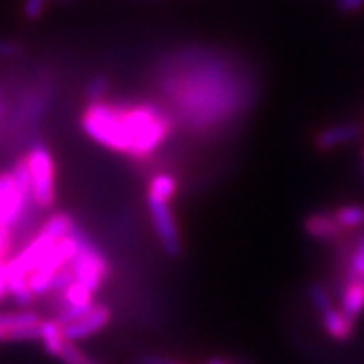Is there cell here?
Returning a JSON list of instances; mask_svg holds the SVG:
<instances>
[{
	"instance_id": "cell-28",
	"label": "cell",
	"mask_w": 364,
	"mask_h": 364,
	"mask_svg": "<svg viewBox=\"0 0 364 364\" xmlns=\"http://www.w3.org/2000/svg\"><path fill=\"white\" fill-rule=\"evenodd\" d=\"M230 364H248V363H243V361H230Z\"/></svg>"
},
{
	"instance_id": "cell-10",
	"label": "cell",
	"mask_w": 364,
	"mask_h": 364,
	"mask_svg": "<svg viewBox=\"0 0 364 364\" xmlns=\"http://www.w3.org/2000/svg\"><path fill=\"white\" fill-rule=\"evenodd\" d=\"M338 307L344 316L356 318L364 312V277L353 275L346 284L343 294L338 300Z\"/></svg>"
},
{
	"instance_id": "cell-27",
	"label": "cell",
	"mask_w": 364,
	"mask_h": 364,
	"mask_svg": "<svg viewBox=\"0 0 364 364\" xmlns=\"http://www.w3.org/2000/svg\"><path fill=\"white\" fill-rule=\"evenodd\" d=\"M4 341H6V331L0 329V343H4Z\"/></svg>"
},
{
	"instance_id": "cell-26",
	"label": "cell",
	"mask_w": 364,
	"mask_h": 364,
	"mask_svg": "<svg viewBox=\"0 0 364 364\" xmlns=\"http://www.w3.org/2000/svg\"><path fill=\"white\" fill-rule=\"evenodd\" d=\"M208 364H230V361H228V359H223V358H215V359H211Z\"/></svg>"
},
{
	"instance_id": "cell-7",
	"label": "cell",
	"mask_w": 364,
	"mask_h": 364,
	"mask_svg": "<svg viewBox=\"0 0 364 364\" xmlns=\"http://www.w3.org/2000/svg\"><path fill=\"white\" fill-rule=\"evenodd\" d=\"M304 231H306L307 236H311L312 240L332 245L348 230H344V228L339 225V221L336 220L334 209H332V211H318L309 215L306 220H304Z\"/></svg>"
},
{
	"instance_id": "cell-1",
	"label": "cell",
	"mask_w": 364,
	"mask_h": 364,
	"mask_svg": "<svg viewBox=\"0 0 364 364\" xmlns=\"http://www.w3.org/2000/svg\"><path fill=\"white\" fill-rule=\"evenodd\" d=\"M81 129L105 149L144 161L171 134V122L156 105H117L98 100L86 107Z\"/></svg>"
},
{
	"instance_id": "cell-19",
	"label": "cell",
	"mask_w": 364,
	"mask_h": 364,
	"mask_svg": "<svg viewBox=\"0 0 364 364\" xmlns=\"http://www.w3.org/2000/svg\"><path fill=\"white\" fill-rule=\"evenodd\" d=\"M107 91H108V80L105 78V76H98V78H95L88 85V88H86V95H88L91 102H98Z\"/></svg>"
},
{
	"instance_id": "cell-29",
	"label": "cell",
	"mask_w": 364,
	"mask_h": 364,
	"mask_svg": "<svg viewBox=\"0 0 364 364\" xmlns=\"http://www.w3.org/2000/svg\"><path fill=\"white\" fill-rule=\"evenodd\" d=\"M363 157H364V149H363Z\"/></svg>"
},
{
	"instance_id": "cell-11",
	"label": "cell",
	"mask_w": 364,
	"mask_h": 364,
	"mask_svg": "<svg viewBox=\"0 0 364 364\" xmlns=\"http://www.w3.org/2000/svg\"><path fill=\"white\" fill-rule=\"evenodd\" d=\"M41 343H43L46 353L51 356H59L66 339L63 336V327L58 324L56 318H48L41 322Z\"/></svg>"
},
{
	"instance_id": "cell-6",
	"label": "cell",
	"mask_w": 364,
	"mask_h": 364,
	"mask_svg": "<svg viewBox=\"0 0 364 364\" xmlns=\"http://www.w3.org/2000/svg\"><path fill=\"white\" fill-rule=\"evenodd\" d=\"M110 309L107 306H102V304H95L83 317L75 321L73 324L63 327V336H65L66 341H71V343L80 339H86L102 331L103 327L110 322Z\"/></svg>"
},
{
	"instance_id": "cell-9",
	"label": "cell",
	"mask_w": 364,
	"mask_h": 364,
	"mask_svg": "<svg viewBox=\"0 0 364 364\" xmlns=\"http://www.w3.org/2000/svg\"><path fill=\"white\" fill-rule=\"evenodd\" d=\"M318 316H321L322 327H324L326 334L329 336V338L339 341V343H346V341L353 338L354 329H356V321L344 316L339 307H327L326 311H322Z\"/></svg>"
},
{
	"instance_id": "cell-17",
	"label": "cell",
	"mask_w": 364,
	"mask_h": 364,
	"mask_svg": "<svg viewBox=\"0 0 364 364\" xmlns=\"http://www.w3.org/2000/svg\"><path fill=\"white\" fill-rule=\"evenodd\" d=\"M58 358L65 364H100L95 359L86 356L83 351H80L78 346L71 343V341H66Z\"/></svg>"
},
{
	"instance_id": "cell-22",
	"label": "cell",
	"mask_w": 364,
	"mask_h": 364,
	"mask_svg": "<svg viewBox=\"0 0 364 364\" xmlns=\"http://www.w3.org/2000/svg\"><path fill=\"white\" fill-rule=\"evenodd\" d=\"M336 7L341 12H358L364 7V0H336Z\"/></svg>"
},
{
	"instance_id": "cell-15",
	"label": "cell",
	"mask_w": 364,
	"mask_h": 364,
	"mask_svg": "<svg viewBox=\"0 0 364 364\" xmlns=\"http://www.w3.org/2000/svg\"><path fill=\"white\" fill-rule=\"evenodd\" d=\"M334 215L344 230H358L364 226V206L361 204H346L334 209Z\"/></svg>"
},
{
	"instance_id": "cell-21",
	"label": "cell",
	"mask_w": 364,
	"mask_h": 364,
	"mask_svg": "<svg viewBox=\"0 0 364 364\" xmlns=\"http://www.w3.org/2000/svg\"><path fill=\"white\" fill-rule=\"evenodd\" d=\"M12 230L11 228L0 226V262H7V253L11 250Z\"/></svg>"
},
{
	"instance_id": "cell-8",
	"label": "cell",
	"mask_w": 364,
	"mask_h": 364,
	"mask_svg": "<svg viewBox=\"0 0 364 364\" xmlns=\"http://www.w3.org/2000/svg\"><path fill=\"white\" fill-rule=\"evenodd\" d=\"M363 135V127L356 124V122H348V124H339L327 127V129L321 130L314 139V145L318 150H332L339 145L349 144L353 140L359 139Z\"/></svg>"
},
{
	"instance_id": "cell-4",
	"label": "cell",
	"mask_w": 364,
	"mask_h": 364,
	"mask_svg": "<svg viewBox=\"0 0 364 364\" xmlns=\"http://www.w3.org/2000/svg\"><path fill=\"white\" fill-rule=\"evenodd\" d=\"M169 203L171 199L147 194L150 218H152V225L154 230H156L157 238L161 241L162 248L166 250V253H169L171 257H177L181 253V238Z\"/></svg>"
},
{
	"instance_id": "cell-14",
	"label": "cell",
	"mask_w": 364,
	"mask_h": 364,
	"mask_svg": "<svg viewBox=\"0 0 364 364\" xmlns=\"http://www.w3.org/2000/svg\"><path fill=\"white\" fill-rule=\"evenodd\" d=\"M73 230H75V223H73L71 216L66 215V213H56V215L48 218L43 228H41L43 233L51 236L54 240L65 238V236L71 235Z\"/></svg>"
},
{
	"instance_id": "cell-20",
	"label": "cell",
	"mask_w": 364,
	"mask_h": 364,
	"mask_svg": "<svg viewBox=\"0 0 364 364\" xmlns=\"http://www.w3.org/2000/svg\"><path fill=\"white\" fill-rule=\"evenodd\" d=\"M44 6L46 0H24V16L31 21L39 19L44 11Z\"/></svg>"
},
{
	"instance_id": "cell-13",
	"label": "cell",
	"mask_w": 364,
	"mask_h": 364,
	"mask_svg": "<svg viewBox=\"0 0 364 364\" xmlns=\"http://www.w3.org/2000/svg\"><path fill=\"white\" fill-rule=\"evenodd\" d=\"M59 304H61L59 309L68 306H93V292L80 282H75L65 292L59 294Z\"/></svg>"
},
{
	"instance_id": "cell-18",
	"label": "cell",
	"mask_w": 364,
	"mask_h": 364,
	"mask_svg": "<svg viewBox=\"0 0 364 364\" xmlns=\"http://www.w3.org/2000/svg\"><path fill=\"white\" fill-rule=\"evenodd\" d=\"M309 297H311L312 306L317 309L318 314L326 311L327 307L334 306V302H332V294L331 290L327 289V285H321V284L311 285V289H309Z\"/></svg>"
},
{
	"instance_id": "cell-5",
	"label": "cell",
	"mask_w": 364,
	"mask_h": 364,
	"mask_svg": "<svg viewBox=\"0 0 364 364\" xmlns=\"http://www.w3.org/2000/svg\"><path fill=\"white\" fill-rule=\"evenodd\" d=\"M31 204H34L33 198L17 186L12 171L2 172L0 174V226L12 230L26 216Z\"/></svg>"
},
{
	"instance_id": "cell-23",
	"label": "cell",
	"mask_w": 364,
	"mask_h": 364,
	"mask_svg": "<svg viewBox=\"0 0 364 364\" xmlns=\"http://www.w3.org/2000/svg\"><path fill=\"white\" fill-rule=\"evenodd\" d=\"M19 49V44L14 43V41H0V59L16 56Z\"/></svg>"
},
{
	"instance_id": "cell-30",
	"label": "cell",
	"mask_w": 364,
	"mask_h": 364,
	"mask_svg": "<svg viewBox=\"0 0 364 364\" xmlns=\"http://www.w3.org/2000/svg\"><path fill=\"white\" fill-rule=\"evenodd\" d=\"M363 277H364V275H363Z\"/></svg>"
},
{
	"instance_id": "cell-12",
	"label": "cell",
	"mask_w": 364,
	"mask_h": 364,
	"mask_svg": "<svg viewBox=\"0 0 364 364\" xmlns=\"http://www.w3.org/2000/svg\"><path fill=\"white\" fill-rule=\"evenodd\" d=\"M41 317L33 311H17V312H0V329L9 331L19 329V327L41 324Z\"/></svg>"
},
{
	"instance_id": "cell-3",
	"label": "cell",
	"mask_w": 364,
	"mask_h": 364,
	"mask_svg": "<svg viewBox=\"0 0 364 364\" xmlns=\"http://www.w3.org/2000/svg\"><path fill=\"white\" fill-rule=\"evenodd\" d=\"M31 172V189L36 208L53 206L54 196V161L49 149L43 142H34L26 154Z\"/></svg>"
},
{
	"instance_id": "cell-24",
	"label": "cell",
	"mask_w": 364,
	"mask_h": 364,
	"mask_svg": "<svg viewBox=\"0 0 364 364\" xmlns=\"http://www.w3.org/2000/svg\"><path fill=\"white\" fill-rule=\"evenodd\" d=\"M9 295L7 287V262H0V302Z\"/></svg>"
},
{
	"instance_id": "cell-25",
	"label": "cell",
	"mask_w": 364,
	"mask_h": 364,
	"mask_svg": "<svg viewBox=\"0 0 364 364\" xmlns=\"http://www.w3.org/2000/svg\"><path fill=\"white\" fill-rule=\"evenodd\" d=\"M139 364H179V363L171 361V359H166L161 356H144L139 361Z\"/></svg>"
},
{
	"instance_id": "cell-16",
	"label": "cell",
	"mask_w": 364,
	"mask_h": 364,
	"mask_svg": "<svg viewBox=\"0 0 364 364\" xmlns=\"http://www.w3.org/2000/svg\"><path fill=\"white\" fill-rule=\"evenodd\" d=\"M176 189H177V182L174 177L171 174H157L152 181H150L149 194L159 196V198L172 199L176 194Z\"/></svg>"
},
{
	"instance_id": "cell-2",
	"label": "cell",
	"mask_w": 364,
	"mask_h": 364,
	"mask_svg": "<svg viewBox=\"0 0 364 364\" xmlns=\"http://www.w3.org/2000/svg\"><path fill=\"white\" fill-rule=\"evenodd\" d=\"M71 235L75 236L76 243H78V252L73 257V260L68 263V267L75 273L76 282L83 284L86 289H90L95 294L108 277L110 265H108L103 253L91 243L88 235L83 230L75 226Z\"/></svg>"
}]
</instances>
